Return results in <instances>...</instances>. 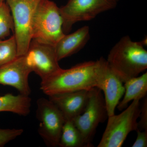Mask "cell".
Segmentation results:
<instances>
[{
	"label": "cell",
	"mask_w": 147,
	"mask_h": 147,
	"mask_svg": "<svg viewBox=\"0 0 147 147\" xmlns=\"http://www.w3.org/2000/svg\"><path fill=\"white\" fill-rule=\"evenodd\" d=\"M108 65L123 83L137 77L147 68V51L140 42L122 37L110 50Z\"/></svg>",
	"instance_id": "obj_2"
},
{
	"label": "cell",
	"mask_w": 147,
	"mask_h": 147,
	"mask_svg": "<svg viewBox=\"0 0 147 147\" xmlns=\"http://www.w3.org/2000/svg\"><path fill=\"white\" fill-rule=\"evenodd\" d=\"M14 31V23L10 8L5 1L0 3V39L9 36Z\"/></svg>",
	"instance_id": "obj_18"
},
{
	"label": "cell",
	"mask_w": 147,
	"mask_h": 147,
	"mask_svg": "<svg viewBox=\"0 0 147 147\" xmlns=\"http://www.w3.org/2000/svg\"><path fill=\"white\" fill-rule=\"evenodd\" d=\"M59 7L50 0H41L33 17L32 40L55 46L64 35Z\"/></svg>",
	"instance_id": "obj_3"
},
{
	"label": "cell",
	"mask_w": 147,
	"mask_h": 147,
	"mask_svg": "<svg viewBox=\"0 0 147 147\" xmlns=\"http://www.w3.org/2000/svg\"><path fill=\"white\" fill-rule=\"evenodd\" d=\"M90 90L53 95L49 99L61 111L65 121H72L83 113L89 100Z\"/></svg>",
	"instance_id": "obj_12"
},
{
	"label": "cell",
	"mask_w": 147,
	"mask_h": 147,
	"mask_svg": "<svg viewBox=\"0 0 147 147\" xmlns=\"http://www.w3.org/2000/svg\"><path fill=\"white\" fill-rule=\"evenodd\" d=\"M139 118L140 120L137 122L138 129L140 130H147V98L144 97L142 104H140V113Z\"/></svg>",
	"instance_id": "obj_20"
},
{
	"label": "cell",
	"mask_w": 147,
	"mask_h": 147,
	"mask_svg": "<svg viewBox=\"0 0 147 147\" xmlns=\"http://www.w3.org/2000/svg\"><path fill=\"white\" fill-rule=\"evenodd\" d=\"M137 132V137L132 147H147V130H136Z\"/></svg>",
	"instance_id": "obj_21"
},
{
	"label": "cell",
	"mask_w": 147,
	"mask_h": 147,
	"mask_svg": "<svg viewBox=\"0 0 147 147\" xmlns=\"http://www.w3.org/2000/svg\"><path fill=\"white\" fill-rule=\"evenodd\" d=\"M96 61V87L103 92L108 117L115 114L125 88L123 82L110 68L106 59L101 57Z\"/></svg>",
	"instance_id": "obj_10"
},
{
	"label": "cell",
	"mask_w": 147,
	"mask_h": 147,
	"mask_svg": "<svg viewBox=\"0 0 147 147\" xmlns=\"http://www.w3.org/2000/svg\"><path fill=\"white\" fill-rule=\"evenodd\" d=\"M61 147H91L72 121H66L63 127L60 139Z\"/></svg>",
	"instance_id": "obj_16"
},
{
	"label": "cell",
	"mask_w": 147,
	"mask_h": 147,
	"mask_svg": "<svg viewBox=\"0 0 147 147\" xmlns=\"http://www.w3.org/2000/svg\"><path fill=\"white\" fill-rule=\"evenodd\" d=\"M28 66L41 78L46 79L60 70L55 46L32 40L26 55Z\"/></svg>",
	"instance_id": "obj_9"
},
{
	"label": "cell",
	"mask_w": 147,
	"mask_h": 147,
	"mask_svg": "<svg viewBox=\"0 0 147 147\" xmlns=\"http://www.w3.org/2000/svg\"><path fill=\"white\" fill-rule=\"evenodd\" d=\"M31 72L24 55L19 56L0 67V84L13 87L20 94L29 96L31 90L29 86L28 77Z\"/></svg>",
	"instance_id": "obj_11"
},
{
	"label": "cell",
	"mask_w": 147,
	"mask_h": 147,
	"mask_svg": "<svg viewBox=\"0 0 147 147\" xmlns=\"http://www.w3.org/2000/svg\"><path fill=\"white\" fill-rule=\"evenodd\" d=\"M125 92L122 100L117 107L120 111L125 109L129 102L134 100H140L146 97L147 93V73L133 77L124 83Z\"/></svg>",
	"instance_id": "obj_14"
},
{
	"label": "cell",
	"mask_w": 147,
	"mask_h": 147,
	"mask_svg": "<svg viewBox=\"0 0 147 147\" xmlns=\"http://www.w3.org/2000/svg\"><path fill=\"white\" fill-rule=\"evenodd\" d=\"M5 1V0H0V3L3 1Z\"/></svg>",
	"instance_id": "obj_23"
},
{
	"label": "cell",
	"mask_w": 147,
	"mask_h": 147,
	"mask_svg": "<svg viewBox=\"0 0 147 147\" xmlns=\"http://www.w3.org/2000/svg\"><path fill=\"white\" fill-rule=\"evenodd\" d=\"M31 101L29 96L7 94L0 96V112H11L19 115L26 116L30 112Z\"/></svg>",
	"instance_id": "obj_15"
},
{
	"label": "cell",
	"mask_w": 147,
	"mask_h": 147,
	"mask_svg": "<svg viewBox=\"0 0 147 147\" xmlns=\"http://www.w3.org/2000/svg\"><path fill=\"white\" fill-rule=\"evenodd\" d=\"M140 100H134L118 115L108 117V123L98 147H121L129 133L138 129Z\"/></svg>",
	"instance_id": "obj_4"
},
{
	"label": "cell",
	"mask_w": 147,
	"mask_h": 147,
	"mask_svg": "<svg viewBox=\"0 0 147 147\" xmlns=\"http://www.w3.org/2000/svg\"><path fill=\"white\" fill-rule=\"evenodd\" d=\"M116 1H117V2L119 1V0H115Z\"/></svg>",
	"instance_id": "obj_24"
},
{
	"label": "cell",
	"mask_w": 147,
	"mask_h": 147,
	"mask_svg": "<svg viewBox=\"0 0 147 147\" xmlns=\"http://www.w3.org/2000/svg\"><path fill=\"white\" fill-rule=\"evenodd\" d=\"M18 57L17 43L14 35L5 40L0 39V67Z\"/></svg>",
	"instance_id": "obj_17"
},
{
	"label": "cell",
	"mask_w": 147,
	"mask_h": 147,
	"mask_svg": "<svg viewBox=\"0 0 147 147\" xmlns=\"http://www.w3.org/2000/svg\"><path fill=\"white\" fill-rule=\"evenodd\" d=\"M96 61L77 64L67 69H61L41 80L40 89L48 96L96 87Z\"/></svg>",
	"instance_id": "obj_1"
},
{
	"label": "cell",
	"mask_w": 147,
	"mask_h": 147,
	"mask_svg": "<svg viewBox=\"0 0 147 147\" xmlns=\"http://www.w3.org/2000/svg\"><path fill=\"white\" fill-rule=\"evenodd\" d=\"M90 38V28L82 27L70 34H65L55 46L58 60L68 57L84 48Z\"/></svg>",
	"instance_id": "obj_13"
},
{
	"label": "cell",
	"mask_w": 147,
	"mask_h": 147,
	"mask_svg": "<svg viewBox=\"0 0 147 147\" xmlns=\"http://www.w3.org/2000/svg\"><path fill=\"white\" fill-rule=\"evenodd\" d=\"M36 116L39 121L38 133L47 146L58 147L65 122L61 111L49 99L40 98L37 100Z\"/></svg>",
	"instance_id": "obj_8"
},
{
	"label": "cell",
	"mask_w": 147,
	"mask_h": 147,
	"mask_svg": "<svg viewBox=\"0 0 147 147\" xmlns=\"http://www.w3.org/2000/svg\"><path fill=\"white\" fill-rule=\"evenodd\" d=\"M141 42V43L143 45V46H144V45H147V37L145 38L142 41H141L140 42Z\"/></svg>",
	"instance_id": "obj_22"
},
{
	"label": "cell",
	"mask_w": 147,
	"mask_h": 147,
	"mask_svg": "<svg viewBox=\"0 0 147 147\" xmlns=\"http://www.w3.org/2000/svg\"><path fill=\"white\" fill-rule=\"evenodd\" d=\"M41 0H5L10 8L14 23V35L18 56L26 55L31 41L33 17Z\"/></svg>",
	"instance_id": "obj_5"
},
{
	"label": "cell",
	"mask_w": 147,
	"mask_h": 147,
	"mask_svg": "<svg viewBox=\"0 0 147 147\" xmlns=\"http://www.w3.org/2000/svg\"><path fill=\"white\" fill-rule=\"evenodd\" d=\"M24 132L22 129L0 128V147H3L8 142L21 136Z\"/></svg>",
	"instance_id": "obj_19"
},
{
	"label": "cell",
	"mask_w": 147,
	"mask_h": 147,
	"mask_svg": "<svg viewBox=\"0 0 147 147\" xmlns=\"http://www.w3.org/2000/svg\"><path fill=\"white\" fill-rule=\"evenodd\" d=\"M117 3L115 0H68L59 7L64 33L69 32L77 22L90 21L100 13L115 8Z\"/></svg>",
	"instance_id": "obj_6"
},
{
	"label": "cell",
	"mask_w": 147,
	"mask_h": 147,
	"mask_svg": "<svg viewBox=\"0 0 147 147\" xmlns=\"http://www.w3.org/2000/svg\"><path fill=\"white\" fill-rule=\"evenodd\" d=\"M108 118V112L102 91L96 87L90 91L89 100L83 113L72 121L86 142L92 147V142L98 125Z\"/></svg>",
	"instance_id": "obj_7"
}]
</instances>
